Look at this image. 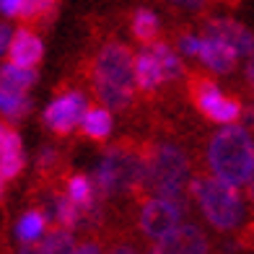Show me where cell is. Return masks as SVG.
<instances>
[{
  "instance_id": "6da1fadb",
  "label": "cell",
  "mask_w": 254,
  "mask_h": 254,
  "mask_svg": "<svg viewBox=\"0 0 254 254\" xmlns=\"http://www.w3.org/2000/svg\"><path fill=\"white\" fill-rule=\"evenodd\" d=\"M205 158L213 177L234 187H247L254 177V137L239 122L223 125L207 140Z\"/></svg>"
},
{
  "instance_id": "7a4b0ae2",
  "label": "cell",
  "mask_w": 254,
  "mask_h": 254,
  "mask_svg": "<svg viewBox=\"0 0 254 254\" xmlns=\"http://www.w3.org/2000/svg\"><path fill=\"white\" fill-rule=\"evenodd\" d=\"M91 88L109 112H125L135 99L132 52L122 42H109L91 63Z\"/></svg>"
},
{
  "instance_id": "3957f363",
  "label": "cell",
  "mask_w": 254,
  "mask_h": 254,
  "mask_svg": "<svg viewBox=\"0 0 254 254\" xmlns=\"http://www.w3.org/2000/svg\"><path fill=\"white\" fill-rule=\"evenodd\" d=\"M190 156L174 140H158L145 145V174L140 194L169 197L187 205L190 184Z\"/></svg>"
},
{
  "instance_id": "277c9868",
  "label": "cell",
  "mask_w": 254,
  "mask_h": 254,
  "mask_svg": "<svg viewBox=\"0 0 254 254\" xmlns=\"http://www.w3.org/2000/svg\"><path fill=\"white\" fill-rule=\"evenodd\" d=\"M143 174H145V145L135 140H120L104 153L91 182H94L96 197L107 200L125 192L140 194Z\"/></svg>"
},
{
  "instance_id": "5b68a950",
  "label": "cell",
  "mask_w": 254,
  "mask_h": 254,
  "mask_svg": "<svg viewBox=\"0 0 254 254\" xmlns=\"http://www.w3.org/2000/svg\"><path fill=\"white\" fill-rule=\"evenodd\" d=\"M187 192L197 202L205 221L215 231L226 234V231H236L244 223V200L239 194V187H234V184H226L213 174H194L190 177Z\"/></svg>"
},
{
  "instance_id": "8992f818",
  "label": "cell",
  "mask_w": 254,
  "mask_h": 254,
  "mask_svg": "<svg viewBox=\"0 0 254 254\" xmlns=\"http://www.w3.org/2000/svg\"><path fill=\"white\" fill-rule=\"evenodd\" d=\"M187 94L205 120L218 122V125H231V122L241 120V112H244L241 101L236 96H226L210 75L197 73V70L190 73L187 75Z\"/></svg>"
},
{
  "instance_id": "52a82bcc",
  "label": "cell",
  "mask_w": 254,
  "mask_h": 254,
  "mask_svg": "<svg viewBox=\"0 0 254 254\" xmlns=\"http://www.w3.org/2000/svg\"><path fill=\"white\" fill-rule=\"evenodd\" d=\"M184 218V202L169 200V197H148L140 202V213H137V226H140V234L145 239H161L166 236L169 231H174Z\"/></svg>"
},
{
  "instance_id": "ba28073f",
  "label": "cell",
  "mask_w": 254,
  "mask_h": 254,
  "mask_svg": "<svg viewBox=\"0 0 254 254\" xmlns=\"http://www.w3.org/2000/svg\"><path fill=\"white\" fill-rule=\"evenodd\" d=\"M86 107H88V101L80 91H65L57 99H52V104H47V109L42 112V122L55 135L65 137L75 130V125L80 122V114L86 112Z\"/></svg>"
},
{
  "instance_id": "9c48e42d",
  "label": "cell",
  "mask_w": 254,
  "mask_h": 254,
  "mask_svg": "<svg viewBox=\"0 0 254 254\" xmlns=\"http://www.w3.org/2000/svg\"><path fill=\"white\" fill-rule=\"evenodd\" d=\"M148 254H210V241L194 223H179L174 231L153 241Z\"/></svg>"
},
{
  "instance_id": "30bf717a",
  "label": "cell",
  "mask_w": 254,
  "mask_h": 254,
  "mask_svg": "<svg viewBox=\"0 0 254 254\" xmlns=\"http://www.w3.org/2000/svg\"><path fill=\"white\" fill-rule=\"evenodd\" d=\"M44 57V44L42 37L31 26H21L10 31L8 50H5V63H13L21 67H37Z\"/></svg>"
},
{
  "instance_id": "8fae6325",
  "label": "cell",
  "mask_w": 254,
  "mask_h": 254,
  "mask_svg": "<svg viewBox=\"0 0 254 254\" xmlns=\"http://www.w3.org/2000/svg\"><path fill=\"white\" fill-rule=\"evenodd\" d=\"M202 37H218L228 42L239 57H249L254 52V34L234 18H207L202 24Z\"/></svg>"
},
{
  "instance_id": "7c38bea8",
  "label": "cell",
  "mask_w": 254,
  "mask_h": 254,
  "mask_svg": "<svg viewBox=\"0 0 254 254\" xmlns=\"http://www.w3.org/2000/svg\"><path fill=\"white\" fill-rule=\"evenodd\" d=\"M197 57L207 70H213L218 75H231L239 65V52L218 37H200Z\"/></svg>"
},
{
  "instance_id": "4fadbf2b",
  "label": "cell",
  "mask_w": 254,
  "mask_h": 254,
  "mask_svg": "<svg viewBox=\"0 0 254 254\" xmlns=\"http://www.w3.org/2000/svg\"><path fill=\"white\" fill-rule=\"evenodd\" d=\"M132 78H135V88H140L145 96L156 94L164 86V70H161V63L156 60L151 50L132 55Z\"/></svg>"
},
{
  "instance_id": "5bb4252c",
  "label": "cell",
  "mask_w": 254,
  "mask_h": 254,
  "mask_svg": "<svg viewBox=\"0 0 254 254\" xmlns=\"http://www.w3.org/2000/svg\"><path fill=\"white\" fill-rule=\"evenodd\" d=\"M80 132H83L86 137H91V140H107V137L112 135V112L107 107H86V112L80 114Z\"/></svg>"
},
{
  "instance_id": "9a60e30c",
  "label": "cell",
  "mask_w": 254,
  "mask_h": 254,
  "mask_svg": "<svg viewBox=\"0 0 254 254\" xmlns=\"http://www.w3.org/2000/svg\"><path fill=\"white\" fill-rule=\"evenodd\" d=\"M148 47H151V52L156 55V60L161 63V70H164V83H179V80L187 75L179 52H177V50H171L166 42L156 39L153 44H148Z\"/></svg>"
},
{
  "instance_id": "2e32d148",
  "label": "cell",
  "mask_w": 254,
  "mask_h": 254,
  "mask_svg": "<svg viewBox=\"0 0 254 254\" xmlns=\"http://www.w3.org/2000/svg\"><path fill=\"white\" fill-rule=\"evenodd\" d=\"M39 80L37 67H21L13 63H0V86L8 91H21L26 94L29 88H34V83Z\"/></svg>"
},
{
  "instance_id": "e0dca14e",
  "label": "cell",
  "mask_w": 254,
  "mask_h": 254,
  "mask_svg": "<svg viewBox=\"0 0 254 254\" xmlns=\"http://www.w3.org/2000/svg\"><path fill=\"white\" fill-rule=\"evenodd\" d=\"M65 194L73 200V205L78 207L80 213H91L94 207H99V197H96V190H94V182H91L86 174H75L67 179V190Z\"/></svg>"
},
{
  "instance_id": "ac0fdd59",
  "label": "cell",
  "mask_w": 254,
  "mask_h": 254,
  "mask_svg": "<svg viewBox=\"0 0 254 254\" xmlns=\"http://www.w3.org/2000/svg\"><path fill=\"white\" fill-rule=\"evenodd\" d=\"M55 16H57V0H24L16 18L24 21L26 26H31V24L47 26L55 21Z\"/></svg>"
},
{
  "instance_id": "d6986e66",
  "label": "cell",
  "mask_w": 254,
  "mask_h": 254,
  "mask_svg": "<svg viewBox=\"0 0 254 254\" xmlns=\"http://www.w3.org/2000/svg\"><path fill=\"white\" fill-rule=\"evenodd\" d=\"M47 226H50V221H47V215H44V210H37V207L26 210L16 223V239L21 244H34V241H39L44 236Z\"/></svg>"
},
{
  "instance_id": "ffe728a7",
  "label": "cell",
  "mask_w": 254,
  "mask_h": 254,
  "mask_svg": "<svg viewBox=\"0 0 254 254\" xmlns=\"http://www.w3.org/2000/svg\"><path fill=\"white\" fill-rule=\"evenodd\" d=\"M47 215V221H57V226L60 228H67V231H73L78 223H80V213L78 207L73 205V200L67 197V194H52V200H50V213H44Z\"/></svg>"
},
{
  "instance_id": "44dd1931",
  "label": "cell",
  "mask_w": 254,
  "mask_h": 254,
  "mask_svg": "<svg viewBox=\"0 0 254 254\" xmlns=\"http://www.w3.org/2000/svg\"><path fill=\"white\" fill-rule=\"evenodd\" d=\"M31 112V99L29 94H21V91H8L0 86V117L5 122H18L24 120Z\"/></svg>"
},
{
  "instance_id": "7402d4cb",
  "label": "cell",
  "mask_w": 254,
  "mask_h": 254,
  "mask_svg": "<svg viewBox=\"0 0 254 254\" xmlns=\"http://www.w3.org/2000/svg\"><path fill=\"white\" fill-rule=\"evenodd\" d=\"M158 16L151 8H137L132 13V37L140 44H153L158 39Z\"/></svg>"
},
{
  "instance_id": "603a6c76",
  "label": "cell",
  "mask_w": 254,
  "mask_h": 254,
  "mask_svg": "<svg viewBox=\"0 0 254 254\" xmlns=\"http://www.w3.org/2000/svg\"><path fill=\"white\" fill-rule=\"evenodd\" d=\"M47 236H42L39 244V252L42 254H75V239L67 228H47L44 231Z\"/></svg>"
},
{
  "instance_id": "cb8c5ba5",
  "label": "cell",
  "mask_w": 254,
  "mask_h": 254,
  "mask_svg": "<svg viewBox=\"0 0 254 254\" xmlns=\"http://www.w3.org/2000/svg\"><path fill=\"white\" fill-rule=\"evenodd\" d=\"M26 166V158H24V151H5L0 153V177L5 182L8 179H16L21 171Z\"/></svg>"
},
{
  "instance_id": "d4e9b609",
  "label": "cell",
  "mask_w": 254,
  "mask_h": 254,
  "mask_svg": "<svg viewBox=\"0 0 254 254\" xmlns=\"http://www.w3.org/2000/svg\"><path fill=\"white\" fill-rule=\"evenodd\" d=\"M177 50L184 55V57H197V50H200V37L192 31H179L177 34Z\"/></svg>"
},
{
  "instance_id": "484cf974",
  "label": "cell",
  "mask_w": 254,
  "mask_h": 254,
  "mask_svg": "<svg viewBox=\"0 0 254 254\" xmlns=\"http://www.w3.org/2000/svg\"><path fill=\"white\" fill-rule=\"evenodd\" d=\"M169 3L179 10H187V13H202L210 5V0H169Z\"/></svg>"
},
{
  "instance_id": "4316f807",
  "label": "cell",
  "mask_w": 254,
  "mask_h": 254,
  "mask_svg": "<svg viewBox=\"0 0 254 254\" xmlns=\"http://www.w3.org/2000/svg\"><path fill=\"white\" fill-rule=\"evenodd\" d=\"M55 164H57V151H55V148H42L39 158H37L39 171H47V169H52Z\"/></svg>"
},
{
  "instance_id": "83f0119b",
  "label": "cell",
  "mask_w": 254,
  "mask_h": 254,
  "mask_svg": "<svg viewBox=\"0 0 254 254\" xmlns=\"http://www.w3.org/2000/svg\"><path fill=\"white\" fill-rule=\"evenodd\" d=\"M21 3H24V0H0V13H3L5 18H16Z\"/></svg>"
},
{
  "instance_id": "f1b7e54d",
  "label": "cell",
  "mask_w": 254,
  "mask_h": 254,
  "mask_svg": "<svg viewBox=\"0 0 254 254\" xmlns=\"http://www.w3.org/2000/svg\"><path fill=\"white\" fill-rule=\"evenodd\" d=\"M75 254H104V249H101L99 241L88 239V241H83V244H75Z\"/></svg>"
},
{
  "instance_id": "f546056e",
  "label": "cell",
  "mask_w": 254,
  "mask_h": 254,
  "mask_svg": "<svg viewBox=\"0 0 254 254\" xmlns=\"http://www.w3.org/2000/svg\"><path fill=\"white\" fill-rule=\"evenodd\" d=\"M107 254H137V249L132 244H114Z\"/></svg>"
},
{
  "instance_id": "4dcf8cb0",
  "label": "cell",
  "mask_w": 254,
  "mask_h": 254,
  "mask_svg": "<svg viewBox=\"0 0 254 254\" xmlns=\"http://www.w3.org/2000/svg\"><path fill=\"white\" fill-rule=\"evenodd\" d=\"M247 83L254 91V52L249 55V63H247Z\"/></svg>"
},
{
  "instance_id": "1f68e13d",
  "label": "cell",
  "mask_w": 254,
  "mask_h": 254,
  "mask_svg": "<svg viewBox=\"0 0 254 254\" xmlns=\"http://www.w3.org/2000/svg\"><path fill=\"white\" fill-rule=\"evenodd\" d=\"M8 130H10V125L0 117V151H3V143H5V135H8Z\"/></svg>"
},
{
  "instance_id": "d6a6232c",
  "label": "cell",
  "mask_w": 254,
  "mask_h": 254,
  "mask_svg": "<svg viewBox=\"0 0 254 254\" xmlns=\"http://www.w3.org/2000/svg\"><path fill=\"white\" fill-rule=\"evenodd\" d=\"M18 254H42V252H39V244L34 241V244H24V247H21Z\"/></svg>"
},
{
  "instance_id": "836d02e7",
  "label": "cell",
  "mask_w": 254,
  "mask_h": 254,
  "mask_svg": "<svg viewBox=\"0 0 254 254\" xmlns=\"http://www.w3.org/2000/svg\"><path fill=\"white\" fill-rule=\"evenodd\" d=\"M249 197H252V205H254V177L249 179Z\"/></svg>"
},
{
  "instance_id": "e575fe53",
  "label": "cell",
  "mask_w": 254,
  "mask_h": 254,
  "mask_svg": "<svg viewBox=\"0 0 254 254\" xmlns=\"http://www.w3.org/2000/svg\"><path fill=\"white\" fill-rule=\"evenodd\" d=\"M3 194H5V179L0 177V200H3Z\"/></svg>"
}]
</instances>
